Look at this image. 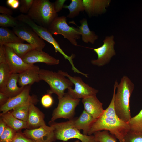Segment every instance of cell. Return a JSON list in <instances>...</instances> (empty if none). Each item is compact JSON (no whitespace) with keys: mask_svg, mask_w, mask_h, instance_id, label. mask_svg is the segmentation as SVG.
Here are the masks:
<instances>
[{"mask_svg":"<svg viewBox=\"0 0 142 142\" xmlns=\"http://www.w3.org/2000/svg\"><path fill=\"white\" fill-rule=\"evenodd\" d=\"M134 85L127 76L122 78L118 84L117 91L114 99V108L118 117L124 122L128 123L131 118L130 106V98Z\"/></svg>","mask_w":142,"mask_h":142,"instance_id":"cell-2","label":"cell"},{"mask_svg":"<svg viewBox=\"0 0 142 142\" xmlns=\"http://www.w3.org/2000/svg\"><path fill=\"white\" fill-rule=\"evenodd\" d=\"M128 123L130 128V130L142 131V109L137 115L131 117Z\"/></svg>","mask_w":142,"mask_h":142,"instance_id":"cell-31","label":"cell"},{"mask_svg":"<svg viewBox=\"0 0 142 142\" xmlns=\"http://www.w3.org/2000/svg\"><path fill=\"white\" fill-rule=\"evenodd\" d=\"M0 142H4L1 141H0Z\"/></svg>","mask_w":142,"mask_h":142,"instance_id":"cell-43","label":"cell"},{"mask_svg":"<svg viewBox=\"0 0 142 142\" xmlns=\"http://www.w3.org/2000/svg\"><path fill=\"white\" fill-rule=\"evenodd\" d=\"M7 4L13 9H16L19 6L20 2L18 0H7L6 1Z\"/></svg>","mask_w":142,"mask_h":142,"instance_id":"cell-38","label":"cell"},{"mask_svg":"<svg viewBox=\"0 0 142 142\" xmlns=\"http://www.w3.org/2000/svg\"><path fill=\"white\" fill-rule=\"evenodd\" d=\"M49 124V126L54 129L56 139L64 142L75 138L81 142H99L96 140L94 135H89L81 133L80 130L74 126L73 119L60 123L50 121Z\"/></svg>","mask_w":142,"mask_h":142,"instance_id":"cell-4","label":"cell"},{"mask_svg":"<svg viewBox=\"0 0 142 142\" xmlns=\"http://www.w3.org/2000/svg\"><path fill=\"white\" fill-rule=\"evenodd\" d=\"M30 89L31 85L26 86L19 94L9 98L6 103L0 106L1 113L9 111L27 101L31 97L29 95Z\"/></svg>","mask_w":142,"mask_h":142,"instance_id":"cell-15","label":"cell"},{"mask_svg":"<svg viewBox=\"0 0 142 142\" xmlns=\"http://www.w3.org/2000/svg\"><path fill=\"white\" fill-rule=\"evenodd\" d=\"M12 142H36L26 136L21 131L17 132Z\"/></svg>","mask_w":142,"mask_h":142,"instance_id":"cell-36","label":"cell"},{"mask_svg":"<svg viewBox=\"0 0 142 142\" xmlns=\"http://www.w3.org/2000/svg\"><path fill=\"white\" fill-rule=\"evenodd\" d=\"M123 142H142V131L130 130L125 136Z\"/></svg>","mask_w":142,"mask_h":142,"instance_id":"cell-32","label":"cell"},{"mask_svg":"<svg viewBox=\"0 0 142 142\" xmlns=\"http://www.w3.org/2000/svg\"><path fill=\"white\" fill-rule=\"evenodd\" d=\"M37 101L35 96H31L27 101L14 108L11 112L16 118L27 122L30 105L32 103H36Z\"/></svg>","mask_w":142,"mask_h":142,"instance_id":"cell-23","label":"cell"},{"mask_svg":"<svg viewBox=\"0 0 142 142\" xmlns=\"http://www.w3.org/2000/svg\"><path fill=\"white\" fill-rule=\"evenodd\" d=\"M73 120L75 127L79 130H82L83 134L88 135L92 125L96 120L84 110L78 118L73 119Z\"/></svg>","mask_w":142,"mask_h":142,"instance_id":"cell-20","label":"cell"},{"mask_svg":"<svg viewBox=\"0 0 142 142\" xmlns=\"http://www.w3.org/2000/svg\"><path fill=\"white\" fill-rule=\"evenodd\" d=\"M82 102L84 110L95 120L100 117L104 111L103 104L98 99L96 95L83 98Z\"/></svg>","mask_w":142,"mask_h":142,"instance_id":"cell-16","label":"cell"},{"mask_svg":"<svg viewBox=\"0 0 142 142\" xmlns=\"http://www.w3.org/2000/svg\"><path fill=\"white\" fill-rule=\"evenodd\" d=\"M16 18L19 21L29 26L43 40L52 44L56 52H59L63 57L66 56V54L61 48L58 43L47 28L36 24L27 15L22 14Z\"/></svg>","mask_w":142,"mask_h":142,"instance_id":"cell-9","label":"cell"},{"mask_svg":"<svg viewBox=\"0 0 142 142\" xmlns=\"http://www.w3.org/2000/svg\"><path fill=\"white\" fill-rule=\"evenodd\" d=\"M81 25L78 26L76 25L78 28L82 40L84 42L88 43L90 42L94 44L97 40L98 36L94 32L91 31L89 28L87 20L84 18L80 21Z\"/></svg>","mask_w":142,"mask_h":142,"instance_id":"cell-24","label":"cell"},{"mask_svg":"<svg viewBox=\"0 0 142 142\" xmlns=\"http://www.w3.org/2000/svg\"><path fill=\"white\" fill-rule=\"evenodd\" d=\"M23 133L36 142H53L56 140L54 128L46 125L35 129H26Z\"/></svg>","mask_w":142,"mask_h":142,"instance_id":"cell-12","label":"cell"},{"mask_svg":"<svg viewBox=\"0 0 142 142\" xmlns=\"http://www.w3.org/2000/svg\"><path fill=\"white\" fill-rule=\"evenodd\" d=\"M74 142H80V140H76V141H75Z\"/></svg>","mask_w":142,"mask_h":142,"instance_id":"cell-42","label":"cell"},{"mask_svg":"<svg viewBox=\"0 0 142 142\" xmlns=\"http://www.w3.org/2000/svg\"><path fill=\"white\" fill-rule=\"evenodd\" d=\"M48 29L52 34L63 36L73 45L78 46L77 40L80 38L78 28L69 26L67 23L66 17L64 16L56 17Z\"/></svg>","mask_w":142,"mask_h":142,"instance_id":"cell-6","label":"cell"},{"mask_svg":"<svg viewBox=\"0 0 142 142\" xmlns=\"http://www.w3.org/2000/svg\"><path fill=\"white\" fill-rule=\"evenodd\" d=\"M39 75L40 80L46 82L50 87L47 93L51 94L55 93L58 98L63 97L66 93L65 90L72 88L74 85L68 79L58 72L41 69L39 71Z\"/></svg>","mask_w":142,"mask_h":142,"instance_id":"cell-5","label":"cell"},{"mask_svg":"<svg viewBox=\"0 0 142 142\" xmlns=\"http://www.w3.org/2000/svg\"><path fill=\"white\" fill-rule=\"evenodd\" d=\"M23 42L13 31L6 27L0 28V44L4 45L8 43Z\"/></svg>","mask_w":142,"mask_h":142,"instance_id":"cell-25","label":"cell"},{"mask_svg":"<svg viewBox=\"0 0 142 142\" xmlns=\"http://www.w3.org/2000/svg\"><path fill=\"white\" fill-rule=\"evenodd\" d=\"M31 103L29 106L27 121L28 129L36 128L46 125L44 114L35 105Z\"/></svg>","mask_w":142,"mask_h":142,"instance_id":"cell-18","label":"cell"},{"mask_svg":"<svg viewBox=\"0 0 142 142\" xmlns=\"http://www.w3.org/2000/svg\"><path fill=\"white\" fill-rule=\"evenodd\" d=\"M34 0H21L19 10L22 13H28L33 4Z\"/></svg>","mask_w":142,"mask_h":142,"instance_id":"cell-34","label":"cell"},{"mask_svg":"<svg viewBox=\"0 0 142 142\" xmlns=\"http://www.w3.org/2000/svg\"><path fill=\"white\" fill-rule=\"evenodd\" d=\"M27 15L36 24L47 28L58 17L53 3L48 0H34Z\"/></svg>","mask_w":142,"mask_h":142,"instance_id":"cell-3","label":"cell"},{"mask_svg":"<svg viewBox=\"0 0 142 142\" xmlns=\"http://www.w3.org/2000/svg\"><path fill=\"white\" fill-rule=\"evenodd\" d=\"M85 11L89 17L101 14L106 11L109 5V0H83Z\"/></svg>","mask_w":142,"mask_h":142,"instance_id":"cell-17","label":"cell"},{"mask_svg":"<svg viewBox=\"0 0 142 142\" xmlns=\"http://www.w3.org/2000/svg\"><path fill=\"white\" fill-rule=\"evenodd\" d=\"M39 67L35 65L33 67L19 73L18 83L20 87L31 85L41 80L39 75Z\"/></svg>","mask_w":142,"mask_h":142,"instance_id":"cell-19","label":"cell"},{"mask_svg":"<svg viewBox=\"0 0 142 142\" xmlns=\"http://www.w3.org/2000/svg\"><path fill=\"white\" fill-rule=\"evenodd\" d=\"M58 106L53 111L51 121H54L59 118L72 119L75 114V108L79 104L80 99L73 98L67 93L62 97L58 98Z\"/></svg>","mask_w":142,"mask_h":142,"instance_id":"cell-7","label":"cell"},{"mask_svg":"<svg viewBox=\"0 0 142 142\" xmlns=\"http://www.w3.org/2000/svg\"><path fill=\"white\" fill-rule=\"evenodd\" d=\"M19 76V74L12 73L4 88L1 92L4 93L9 98L20 93L24 87H19L17 85Z\"/></svg>","mask_w":142,"mask_h":142,"instance_id":"cell-22","label":"cell"},{"mask_svg":"<svg viewBox=\"0 0 142 142\" xmlns=\"http://www.w3.org/2000/svg\"><path fill=\"white\" fill-rule=\"evenodd\" d=\"M12 73L6 62L0 63V92L4 90Z\"/></svg>","mask_w":142,"mask_h":142,"instance_id":"cell-28","label":"cell"},{"mask_svg":"<svg viewBox=\"0 0 142 142\" xmlns=\"http://www.w3.org/2000/svg\"><path fill=\"white\" fill-rule=\"evenodd\" d=\"M63 8L67 9L69 13L67 17L73 18L78 16L80 12L85 10V8L82 0H71L69 5H64Z\"/></svg>","mask_w":142,"mask_h":142,"instance_id":"cell-27","label":"cell"},{"mask_svg":"<svg viewBox=\"0 0 142 142\" xmlns=\"http://www.w3.org/2000/svg\"><path fill=\"white\" fill-rule=\"evenodd\" d=\"M21 22L16 18L11 16L4 14H0V26L6 27H12L13 28L18 25Z\"/></svg>","mask_w":142,"mask_h":142,"instance_id":"cell-29","label":"cell"},{"mask_svg":"<svg viewBox=\"0 0 142 142\" xmlns=\"http://www.w3.org/2000/svg\"><path fill=\"white\" fill-rule=\"evenodd\" d=\"M59 73L68 78L74 85V89L70 88L68 89L67 93L72 97L76 99H82L89 96L96 95L98 90L89 86L85 83L81 78L79 77H72L66 72L62 70H58Z\"/></svg>","mask_w":142,"mask_h":142,"instance_id":"cell-8","label":"cell"},{"mask_svg":"<svg viewBox=\"0 0 142 142\" xmlns=\"http://www.w3.org/2000/svg\"><path fill=\"white\" fill-rule=\"evenodd\" d=\"M17 133L16 131L7 126L3 133L0 135V141L12 142Z\"/></svg>","mask_w":142,"mask_h":142,"instance_id":"cell-33","label":"cell"},{"mask_svg":"<svg viewBox=\"0 0 142 142\" xmlns=\"http://www.w3.org/2000/svg\"><path fill=\"white\" fill-rule=\"evenodd\" d=\"M66 1L65 0H57L53 3L54 8L56 12H59L63 8L64 4Z\"/></svg>","mask_w":142,"mask_h":142,"instance_id":"cell-37","label":"cell"},{"mask_svg":"<svg viewBox=\"0 0 142 142\" xmlns=\"http://www.w3.org/2000/svg\"><path fill=\"white\" fill-rule=\"evenodd\" d=\"M25 63L31 65L37 63H43L49 65H55L60 62L59 59L43 51L33 50L22 58Z\"/></svg>","mask_w":142,"mask_h":142,"instance_id":"cell-14","label":"cell"},{"mask_svg":"<svg viewBox=\"0 0 142 142\" xmlns=\"http://www.w3.org/2000/svg\"><path fill=\"white\" fill-rule=\"evenodd\" d=\"M95 139L99 142H117L116 137L108 130L98 131L94 133Z\"/></svg>","mask_w":142,"mask_h":142,"instance_id":"cell-30","label":"cell"},{"mask_svg":"<svg viewBox=\"0 0 142 142\" xmlns=\"http://www.w3.org/2000/svg\"><path fill=\"white\" fill-rule=\"evenodd\" d=\"M103 42V44L99 47L90 48L93 50L98 56L97 59L91 60V62L92 65L99 67L104 66L116 54L114 49L115 42L113 35L106 37Z\"/></svg>","mask_w":142,"mask_h":142,"instance_id":"cell-10","label":"cell"},{"mask_svg":"<svg viewBox=\"0 0 142 142\" xmlns=\"http://www.w3.org/2000/svg\"><path fill=\"white\" fill-rule=\"evenodd\" d=\"M0 13L1 14L10 16L13 14V11L11 9L2 6H0Z\"/></svg>","mask_w":142,"mask_h":142,"instance_id":"cell-39","label":"cell"},{"mask_svg":"<svg viewBox=\"0 0 142 142\" xmlns=\"http://www.w3.org/2000/svg\"><path fill=\"white\" fill-rule=\"evenodd\" d=\"M1 118L6 123L7 126L17 132L24 129H27V122L19 120L15 117L11 112L0 114Z\"/></svg>","mask_w":142,"mask_h":142,"instance_id":"cell-21","label":"cell"},{"mask_svg":"<svg viewBox=\"0 0 142 142\" xmlns=\"http://www.w3.org/2000/svg\"><path fill=\"white\" fill-rule=\"evenodd\" d=\"M4 45L10 47L17 55L21 58L30 51L35 50V48L29 43H14L6 44Z\"/></svg>","mask_w":142,"mask_h":142,"instance_id":"cell-26","label":"cell"},{"mask_svg":"<svg viewBox=\"0 0 142 142\" xmlns=\"http://www.w3.org/2000/svg\"><path fill=\"white\" fill-rule=\"evenodd\" d=\"M9 98L3 92H0V105L2 106L8 100Z\"/></svg>","mask_w":142,"mask_h":142,"instance_id":"cell-40","label":"cell"},{"mask_svg":"<svg viewBox=\"0 0 142 142\" xmlns=\"http://www.w3.org/2000/svg\"><path fill=\"white\" fill-rule=\"evenodd\" d=\"M118 83L115 82L113 93L111 102L102 115L93 123L88 135L102 130H108L114 135L119 142H123L125 136L130 130L128 123L119 118L116 114L114 108V99L115 90Z\"/></svg>","mask_w":142,"mask_h":142,"instance_id":"cell-1","label":"cell"},{"mask_svg":"<svg viewBox=\"0 0 142 142\" xmlns=\"http://www.w3.org/2000/svg\"><path fill=\"white\" fill-rule=\"evenodd\" d=\"M13 31L20 38L33 46L35 50L41 51L45 47L44 40L29 26L21 22L18 26L13 28Z\"/></svg>","mask_w":142,"mask_h":142,"instance_id":"cell-11","label":"cell"},{"mask_svg":"<svg viewBox=\"0 0 142 142\" xmlns=\"http://www.w3.org/2000/svg\"><path fill=\"white\" fill-rule=\"evenodd\" d=\"M7 125L5 122L1 118H0V135L3 133Z\"/></svg>","mask_w":142,"mask_h":142,"instance_id":"cell-41","label":"cell"},{"mask_svg":"<svg viewBox=\"0 0 142 142\" xmlns=\"http://www.w3.org/2000/svg\"><path fill=\"white\" fill-rule=\"evenodd\" d=\"M4 48L6 62L12 73L19 74L34 66L24 62L10 47L4 45Z\"/></svg>","mask_w":142,"mask_h":142,"instance_id":"cell-13","label":"cell"},{"mask_svg":"<svg viewBox=\"0 0 142 142\" xmlns=\"http://www.w3.org/2000/svg\"><path fill=\"white\" fill-rule=\"evenodd\" d=\"M41 102L43 106L48 108L52 105L54 102V100L51 94L47 93L42 97Z\"/></svg>","mask_w":142,"mask_h":142,"instance_id":"cell-35","label":"cell"}]
</instances>
